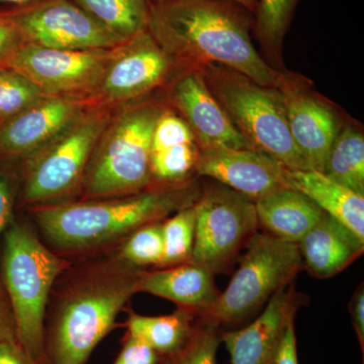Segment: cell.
I'll return each mask as SVG.
<instances>
[{
  "instance_id": "33",
  "label": "cell",
  "mask_w": 364,
  "mask_h": 364,
  "mask_svg": "<svg viewBox=\"0 0 364 364\" xmlns=\"http://www.w3.org/2000/svg\"><path fill=\"white\" fill-rule=\"evenodd\" d=\"M23 44V37L16 26L0 16V68L9 65Z\"/></svg>"
},
{
  "instance_id": "24",
  "label": "cell",
  "mask_w": 364,
  "mask_h": 364,
  "mask_svg": "<svg viewBox=\"0 0 364 364\" xmlns=\"http://www.w3.org/2000/svg\"><path fill=\"white\" fill-rule=\"evenodd\" d=\"M323 173L364 196V138L354 127L340 130L326 160Z\"/></svg>"
},
{
  "instance_id": "23",
  "label": "cell",
  "mask_w": 364,
  "mask_h": 364,
  "mask_svg": "<svg viewBox=\"0 0 364 364\" xmlns=\"http://www.w3.org/2000/svg\"><path fill=\"white\" fill-rule=\"evenodd\" d=\"M122 42L147 30L148 0H72Z\"/></svg>"
},
{
  "instance_id": "9",
  "label": "cell",
  "mask_w": 364,
  "mask_h": 364,
  "mask_svg": "<svg viewBox=\"0 0 364 364\" xmlns=\"http://www.w3.org/2000/svg\"><path fill=\"white\" fill-rule=\"evenodd\" d=\"M196 210L189 262L215 275L227 272L259 228L255 203L218 182L203 188Z\"/></svg>"
},
{
  "instance_id": "36",
  "label": "cell",
  "mask_w": 364,
  "mask_h": 364,
  "mask_svg": "<svg viewBox=\"0 0 364 364\" xmlns=\"http://www.w3.org/2000/svg\"><path fill=\"white\" fill-rule=\"evenodd\" d=\"M352 325L355 330L359 346L364 355V284L361 282L354 291L349 303Z\"/></svg>"
},
{
  "instance_id": "26",
  "label": "cell",
  "mask_w": 364,
  "mask_h": 364,
  "mask_svg": "<svg viewBox=\"0 0 364 364\" xmlns=\"http://www.w3.org/2000/svg\"><path fill=\"white\" fill-rule=\"evenodd\" d=\"M196 203L162 222L164 253L159 268L176 267L191 261L195 245Z\"/></svg>"
},
{
  "instance_id": "31",
  "label": "cell",
  "mask_w": 364,
  "mask_h": 364,
  "mask_svg": "<svg viewBox=\"0 0 364 364\" xmlns=\"http://www.w3.org/2000/svg\"><path fill=\"white\" fill-rule=\"evenodd\" d=\"M21 179V160L0 154V241L16 218Z\"/></svg>"
},
{
  "instance_id": "2",
  "label": "cell",
  "mask_w": 364,
  "mask_h": 364,
  "mask_svg": "<svg viewBox=\"0 0 364 364\" xmlns=\"http://www.w3.org/2000/svg\"><path fill=\"white\" fill-rule=\"evenodd\" d=\"M147 31L183 68L219 64L282 90L293 79L256 51L250 11L230 0H148Z\"/></svg>"
},
{
  "instance_id": "6",
  "label": "cell",
  "mask_w": 364,
  "mask_h": 364,
  "mask_svg": "<svg viewBox=\"0 0 364 364\" xmlns=\"http://www.w3.org/2000/svg\"><path fill=\"white\" fill-rule=\"evenodd\" d=\"M208 90L254 150L269 155L287 169L311 170L294 145L280 90L219 64L202 67Z\"/></svg>"
},
{
  "instance_id": "20",
  "label": "cell",
  "mask_w": 364,
  "mask_h": 364,
  "mask_svg": "<svg viewBox=\"0 0 364 364\" xmlns=\"http://www.w3.org/2000/svg\"><path fill=\"white\" fill-rule=\"evenodd\" d=\"M258 227L279 240L298 244L324 217L309 196L282 188L255 200Z\"/></svg>"
},
{
  "instance_id": "28",
  "label": "cell",
  "mask_w": 364,
  "mask_h": 364,
  "mask_svg": "<svg viewBox=\"0 0 364 364\" xmlns=\"http://www.w3.org/2000/svg\"><path fill=\"white\" fill-rule=\"evenodd\" d=\"M47 97L32 81L11 67L0 68V124Z\"/></svg>"
},
{
  "instance_id": "10",
  "label": "cell",
  "mask_w": 364,
  "mask_h": 364,
  "mask_svg": "<svg viewBox=\"0 0 364 364\" xmlns=\"http://www.w3.org/2000/svg\"><path fill=\"white\" fill-rule=\"evenodd\" d=\"M183 67L169 56L147 30L111 50L95 95V104L117 109L161 91Z\"/></svg>"
},
{
  "instance_id": "16",
  "label": "cell",
  "mask_w": 364,
  "mask_h": 364,
  "mask_svg": "<svg viewBox=\"0 0 364 364\" xmlns=\"http://www.w3.org/2000/svg\"><path fill=\"white\" fill-rule=\"evenodd\" d=\"M308 299L296 291L294 282L279 289L251 324L222 333L231 364H270L287 323L296 318L299 306Z\"/></svg>"
},
{
  "instance_id": "5",
  "label": "cell",
  "mask_w": 364,
  "mask_h": 364,
  "mask_svg": "<svg viewBox=\"0 0 364 364\" xmlns=\"http://www.w3.org/2000/svg\"><path fill=\"white\" fill-rule=\"evenodd\" d=\"M166 105L159 95L114 109L91 155L77 200L133 195L154 186L151 141Z\"/></svg>"
},
{
  "instance_id": "11",
  "label": "cell",
  "mask_w": 364,
  "mask_h": 364,
  "mask_svg": "<svg viewBox=\"0 0 364 364\" xmlns=\"http://www.w3.org/2000/svg\"><path fill=\"white\" fill-rule=\"evenodd\" d=\"M25 44L65 50H109L121 40L72 0H39L0 11Z\"/></svg>"
},
{
  "instance_id": "21",
  "label": "cell",
  "mask_w": 364,
  "mask_h": 364,
  "mask_svg": "<svg viewBox=\"0 0 364 364\" xmlns=\"http://www.w3.org/2000/svg\"><path fill=\"white\" fill-rule=\"evenodd\" d=\"M287 186L305 193L325 214L364 240V196L354 193L317 170H291Z\"/></svg>"
},
{
  "instance_id": "27",
  "label": "cell",
  "mask_w": 364,
  "mask_h": 364,
  "mask_svg": "<svg viewBox=\"0 0 364 364\" xmlns=\"http://www.w3.org/2000/svg\"><path fill=\"white\" fill-rule=\"evenodd\" d=\"M162 222L145 225L129 235L114 249L119 257L135 267L159 268L164 253Z\"/></svg>"
},
{
  "instance_id": "37",
  "label": "cell",
  "mask_w": 364,
  "mask_h": 364,
  "mask_svg": "<svg viewBox=\"0 0 364 364\" xmlns=\"http://www.w3.org/2000/svg\"><path fill=\"white\" fill-rule=\"evenodd\" d=\"M0 364H38L18 341L0 342Z\"/></svg>"
},
{
  "instance_id": "39",
  "label": "cell",
  "mask_w": 364,
  "mask_h": 364,
  "mask_svg": "<svg viewBox=\"0 0 364 364\" xmlns=\"http://www.w3.org/2000/svg\"><path fill=\"white\" fill-rule=\"evenodd\" d=\"M37 1H39V0H0V4H9L14 6V7H18L28 6V4Z\"/></svg>"
},
{
  "instance_id": "14",
  "label": "cell",
  "mask_w": 364,
  "mask_h": 364,
  "mask_svg": "<svg viewBox=\"0 0 364 364\" xmlns=\"http://www.w3.org/2000/svg\"><path fill=\"white\" fill-rule=\"evenodd\" d=\"M93 102L52 95L0 124V154L25 160L52 142Z\"/></svg>"
},
{
  "instance_id": "18",
  "label": "cell",
  "mask_w": 364,
  "mask_h": 364,
  "mask_svg": "<svg viewBox=\"0 0 364 364\" xmlns=\"http://www.w3.org/2000/svg\"><path fill=\"white\" fill-rule=\"evenodd\" d=\"M215 277L191 262L153 272L145 270L139 282L138 293L168 299L179 309L191 311L200 317L212 308L221 294Z\"/></svg>"
},
{
  "instance_id": "1",
  "label": "cell",
  "mask_w": 364,
  "mask_h": 364,
  "mask_svg": "<svg viewBox=\"0 0 364 364\" xmlns=\"http://www.w3.org/2000/svg\"><path fill=\"white\" fill-rule=\"evenodd\" d=\"M73 265L53 287L45 318L46 364H86L138 293L145 268L116 251Z\"/></svg>"
},
{
  "instance_id": "30",
  "label": "cell",
  "mask_w": 364,
  "mask_h": 364,
  "mask_svg": "<svg viewBox=\"0 0 364 364\" xmlns=\"http://www.w3.org/2000/svg\"><path fill=\"white\" fill-rule=\"evenodd\" d=\"M219 326L198 318L188 343L160 364H217V352L222 343Z\"/></svg>"
},
{
  "instance_id": "38",
  "label": "cell",
  "mask_w": 364,
  "mask_h": 364,
  "mask_svg": "<svg viewBox=\"0 0 364 364\" xmlns=\"http://www.w3.org/2000/svg\"><path fill=\"white\" fill-rule=\"evenodd\" d=\"M230 1L235 2V4L243 6L244 9L254 14L255 13L256 9H257L258 1H259V0H230Z\"/></svg>"
},
{
  "instance_id": "25",
  "label": "cell",
  "mask_w": 364,
  "mask_h": 364,
  "mask_svg": "<svg viewBox=\"0 0 364 364\" xmlns=\"http://www.w3.org/2000/svg\"><path fill=\"white\" fill-rule=\"evenodd\" d=\"M200 147L196 142L170 143L151 148L150 168L155 183H176L191 178Z\"/></svg>"
},
{
  "instance_id": "15",
  "label": "cell",
  "mask_w": 364,
  "mask_h": 364,
  "mask_svg": "<svg viewBox=\"0 0 364 364\" xmlns=\"http://www.w3.org/2000/svg\"><path fill=\"white\" fill-rule=\"evenodd\" d=\"M289 169L274 158L252 149L200 148L195 173L210 177L251 200L287 186Z\"/></svg>"
},
{
  "instance_id": "7",
  "label": "cell",
  "mask_w": 364,
  "mask_h": 364,
  "mask_svg": "<svg viewBox=\"0 0 364 364\" xmlns=\"http://www.w3.org/2000/svg\"><path fill=\"white\" fill-rule=\"evenodd\" d=\"M114 111L92 102L51 143L21 160L18 208L77 200L91 155Z\"/></svg>"
},
{
  "instance_id": "13",
  "label": "cell",
  "mask_w": 364,
  "mask_h": 364,
  "mask_svg": "<svg viewBox=\"0 0 364 364\" xmlns=\"http://www.w3.org/2000/svg\"><path fill=\"white\" fill-rule=\"evenodd\" d=\"M159 97L188 124L198 147L254 150L208 90L198 67L182 68Z\"/></svg>"
},
{
  "instance_id": "19",
  "label": "cell",
  "mask_w": 364,
  "mask_h": 364,
  "mask_svg": "<svg viewBox=\"0 0 364 364\" xmlns=\"http://www.w3.org/2000/svg\"><path fill=\"white\" fill-rule=\"evenodd\" d=\"M304 269L326 279L343 272L360 257L364 240L327 214L298 243Z\"/></svg>"
},
{
  "instance_id": "8",
  "label": "cell",
  "mask_w": 364,
  "mask_h": 364,
  "mask_svg": "<svg viewBox=\"0 0 364 364\" xmlns=\"http://www.w3.org/2000/svg\"><path fill=\"white\" fill-rule=\"evenodd\" d=\"M244 250L227 289L200 320L219 327L240 324L304 269L298 244L265 232H256Z\"/></svg>"
},
{
  "instance_id": "4",
  "label": "cell",
  "mask_w": 364,
  "mask_h": 364,
  "mask_svg": "<svg viewBox=\"0 0 364 364\" xmlns=\"http://www.w3.org/2000/svg\"><path fill=\"white\" fill-rule=\"evenodd\" d=\"M0 274L16 318V339L46 364L45 318L53 287L72 261L43 243L28 223L14 218L1 238Z\"/></svg>"
},
{
  "instance_id": "12",
  "label": "cell",
  "mask_w": 364,
  "mask_h": 364,
  "mask_svg": "<svg viewBox=\"0 0 364 364\" xmlns=\"http://www.w3.org/2000/svg\"><path fill=\"white\" fill-rule=\"evenodd\" d=\"M111 50L53 49L23 44L9 67L23 74L47 97L62 95L91 100Z\"/></svg>"
},
{
  "instance_id": "3",
  "label": "cell",
  "mask_w": 364,
  "mask_h": 364,
  "mask_svg": "<svg viewBox=\"0 0 364 364\" xmlns=\"http://www.w3.org/2000/svg\"><path fill=\"white\" fill-rule=\"evenodd\" d=\"M203 188L198 179L156 183L133 195L70 200L26 208L51 249L69 259L116 248L139 228L164 221L195 205Z\"/></svg>"
},
{
  "instance_id": "29",
  "label": "cell",
  "mask_w": 364,
  "mask_h": 364,
  "mask_svg": "<svg viewBox=\"0 0 364 364\" xmlns=\"http://www.w3.org/2000/svg\"><path fill=\"white\" fill-rule=\"evenodd\" d=\"M298 0H259L254 28L268 49L279 50L291 23Z\"/></svg>"
},
{
  "instance_id": "32",
  "label": "cell",
  "mask_w": 364,
  "mask_h": 364,
  "mask_svg": "<svg viewBox=\"0 0 364 364\" xmlns=\"http://www.w3.org/2000/svg\"><path fill=\"white\" fill-rule=\"evenodd\" d=\"M114 364H160V358L147 344L126 333Z\"/></svg>"
},
{
  "instance_id": "22",
  "label": "cell",
  "mask_w": 364,
  "mask_h": 364,
  "mask_svg": "<svg viewBox=\"0 0 364 364\" xmlns=\"http://www.w3.org/2000/svg\"><path fill=\"white\" fill-rule=\"evenodd\" d=\"M196 320L195 313L179 308L170 315L156 317L130 311L126 322L127 333L150 346L159 355L161 363L188 343Z\"/></svg>"
},
{
  "instance_id": "35",
  "label": "cell",
  "mask_w": 364,
  "mask_h": 364,
  "mask_svg": "<svg viewBox=\"0 0 364 364\" xmlns=\"http://www.w3.org/2000/svg\"><path fill=\"white\" fill-rule=\"evenodd\" d=\"M16 339V318L9 294L0 274V342L14 341Z\"/></svg>"
},
{
  "instance_id": "34",
  "label": "cell",
  "mask_w": 364,
  "mask_h": 364,
  "mask_svg": "<svg viewBox=\"0 0 364 364\" xmlns=\"http://www.w3.org/2000/svg\"><path fill=\"white\" fill-rule=\"evenodd\" d=\"M294 321L296 318L287 323L270 364H299Z\"/></svg>"
},
{
  "instance_id": "17",
  "label": "cell",
  "mask_w": 364,
  "mask_h": 364,
  "mask_svg": "<svg viewBox=\"0 0 364 364\" xmlns=\"http://www.w3.org/2000/svg\"><path fill=\"white\" fill-rule=\"evenodd\" d=\"M280 90L296 149L311 170L323 172L329 151L341 130L336 114L320 98L304 90L294 79Z\"/></svg>"
}]
</instances>
